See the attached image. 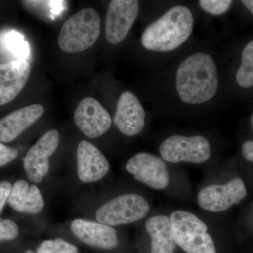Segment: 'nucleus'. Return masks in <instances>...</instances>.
Listing matches in <instances>:
<instances>
[{"label": "nucleus", "instance_id": "1a4fd4ad", "mask_svg": "<svg viewBox=\"0 0 253 253\" xmlns=\"http://www.w3.org/2000/svg\"><path fill=\"white\" fill-rule=\"evenodd\" d=\"M126 168L136 180L152 189H164L169 184V174L166 163L154 154H136L127 161Z\"/></svg>", "mask_w": 253, "mask_h": 253}, {"label": "nucleus", "instance_id": "bb28decb", "mask_svg": "<svg viewBox=\"0 0 253 253\" xmlns=\"http://www.w3.org/2000/svg\"><path fill=\"white\" fill-rule=\"evenodd\" d=\"M242 155L247 161L253 162V141H247L242 145Z\"/></svg>", "mask_w": 253, "mask_h": 253}, {"label": "nucleus", "instance_id": "0eeeda50", "mask_svg": "<svg viewBox=\"0 0 253 253\" xmlns=\"http://www.w3.org/2000/svg\"><path fill=\"white\" fill-rule=\"evenodd\" d=\"M60 140L59 131L51 129L44 133L28 150L23 158V168L30 181L40 183L49 170V158L57 149Z\"/></svg>", "mask_w": 253, "mask_h": 253}, {"label": "nucleus", "instance_id": "9d476101", "mask_svg": "<svg viewBox=\"0 0 253 253\" xmlns=\"http://www.w3.org/2000/svg\"><path fill=\"white\" fill-rule=\"evenodd\" d=\"M136 0H113L106 16V38L111 44H118L126 38L139 13Z\"/></svg>", "mask_w": 253, "mask_h": 253}, {"label": "nucleus", "instance_id": "c85d7f7f", "mask_svg": "<svg viewBox=\"0 0 253 253\" xmlns=\"http://www.w3.org/2000/svg\"><path fill=\"white\" fill-rule=\"evenodd\" d=\"M23 253H36L33 252V251H32V250L28 249V250H26V251H25V252Z\"/></svg>", "mask_w": 253, "mask_h": 253}, {"label": "nucleus", "instance_id": "dca6fc26", "mask_svg": "<svg viewBox=\"0 0 253 253\" xmlns=\"http://www.w3.org/2000/svg\"><path fill=\"white\" fill-rule=\"evenodd\" d=\"M44 113V106L31 104L13 111L0 119V142L14 141Z\"/></svg>", "mask_w": 253, "mask_h": 253}, {"label": "nucleus", "instance_id": "6e6552de", "mask_svg": "<svg viewBox=\"0 0 253 253\" xmlns=\"http://www.w3.org/2000/svg\"><path fill=\"white\" fill-rule=\"evenodd\" d=\"M246 194L244 181L240 178H234L224 185L212 184L201 189L198 194V204L205 211L223 212L239 204Z\"/></svg>", "mask_w": 253, "mask_h": 253}, {"label": "nucleus", "instance_id": "4be33fe9", "mask_svg": "<svg viewBox=\"0 0 253 253\" xmlns=\"http://www.w3.org/2000/svg\"><path fill=\"white\" fill-rule=\"evenodd\" d=\"M23 4L29 9L41 14L55 15L62 10L63 1H23Z\"/></svg>", "mask_w": 253, "mask_h": 253}, {"label": "nucleus", "instance_id": "f03ea898", "mask_svg": "<svg viewBox=\"0 0 253 253\" xmlns=\"http://www.w3.org/2000/svg\"><path fill=\"white\" fill-rule=\"evenodd\" d=\"M193 26L194 17L189 9L174 6L146 28L141 36V44L149 51H172L189 38Z\"/></svg>", "mask_w": 253, "mask_h": 253}, {"label": "nucleus", "instance_id": "a211bd4d", "mask_svg": "<svg viewBox=\"0 0 253 253\" xmlns=\"http://www.w3.org/2000/svg\"><path fill=\"white\" fill-rule=\"evenodd\" d=\"M146 229L151 236V253H174L176 244L169 217L158 215L150 218Z\"/></svg>", "mask_w": 253, "mask_h": 253}, {"label": "nucleus", "instance_id": "2eb2a0df", "mask_svg": "<svg viewBox=\"0 0 253 253\" xmlns=\"http://www.w3.org/2000/svg\"><path fill=\"white\" fill-rule=\"evenodd\" d=\"M31 71V65L26 60L0 64V106L16 98L27 83Z\"/></svg>", "mask_w": 253, "mask_h": 253}, {"label": "nucleus", "instance_id": "423d86ee", "mask_svg": "<svg viewBox=\"0 0 253 253\" xmlns=\"http://www.w3.org/2000/svg\"><path fill=\"white\" fill-rule=\"evenodd\" d=\"M159 151L165 161L174 163L181 161L203 163L209 159L211 154L209 141L201 136H170L161 144Z\"/></svg>", "mask_w": 253, "mask_h": 253}, {"label": "nucleus", "instance_id": "9b49d317", "mask_svg": "<svg viewBox=\"0 0 253 253\" xmlns=\"http://www.w3.org/2000/svg\"><path fill=\"white\" fill-rule=\"evenodd\" d=\"M73 118L78 129L91 139L104 134L112 124V119L107 110L92 97L82 100L75 111Z\"/></svg>", "mask_w": 253, "mask_h": 253}, {"label": "nucleus", "instance_id": "ddd939ff", "mask_svg": "<svg viewBox=\"0 0 253 253\" xmlns=\"http://www.w3.org/2000/svg\"><path fill=\"white\" fill-rule=\"evenodd\" d=\"M73 235L84 244L102 250H111L118 244L116 231L112 227L90 220L76 219L71 224Z\"/></svg>", "mask_w": 253, "mask_h": 253}, {"label": "nucleus", "instance_id": "412c9836", "mask_svg": "<svg viewBox=\"0 0 253 253\" xmlns=\"http://www.w3.org/2000/svg\"><path fill=\"white\" fill-rule=\"evenodd\" d=\"M75 245L62 239H48L37 247L36 253H78Z\"/></svg>", "mask_w": 253, "mask_h": 253}, {"label": "nucleus", "instance_id": "c756f323", "mask_svg": "<svg viewBox=\"0 0 253 253\" xmlns=\"http://www.w3.org/2000/svg\"><path fill=\"white\" fill-rule=\"evenodd\" d=\"M251 125H252V129H253V113L252 116H251Z\"/></svg>", "mask_w": 253, "mask_h": 253}, {"label": "nucleus", "instance_id": "f3484780", "mask_svg": "<svg viewBox=\"0 0 253 253\" xmlns=\"http://www.w3.org/2000/svg\"><path fill=\"white\" fill-rule=\"evenodd\" d=\"M7 202L14 211L23 214H38L44 207V198L39 188L25 180L14 183Z\"/></svg>", "mask_w": 253, "mask_h": 253}, {"label": "nucleus", "instance_id": "f8f14e48", "mask_svg": "<svg viewBox=\"0 0 253 253\" xmlns=\"http://www.w3.org/2000/svg\"><path fill=\"white\" fill-rule=\"evenodd\" d=\"M146 113L137 97L129 91H124L118 99L114 123L118 130L126 136L137 135L143 130Z\"/></svg>", "mask_w": 253, "mask_h": 253}, {"label": "nucleus", "instance_id": "f257e3e1", "mask_svg": "<svg viewBox=\"0 0 253 253\" xmlns=\"http://www.w3.org/2000/svg\"><path fill=\"white\" fill-rule=\"evenodd\" d=\"M214 60L205 53H196L181 63L176 72V85L183 102L199 104L214 97L218 89Z\"/></svg>", "mask_w": 253, "mask_h": 253}, {"label": "nucleus", "instance_id": "20e7f679", "mask_svg": "<svg viewBox=\"0 0 253 253\" xmlns=\"http://www.w3.org/2000/svg\"><path fill=\"white\" fill-rule=\"evenodd\" d=\"M176 244L187 253H216L214 241L208 234V226L192 213L174 211L171 214Z\"/></svg>", "mask_w": 253, "mask_h": 253}, {"label": "nucleus", "instance_id": "a878e982", "mask_svg": "<svg viewBox=\"0 0 253 253\" xmlns=\"http://www.w3.org/2000/svg\"><path fill=\"white\" fill-rule=\"evenodd\" d=\"M11 187L12 185L9 181H0V214L2 212L5 204L8 201Z\"/></svg>", "mask_w": 253, "mask_h": 253}, {"label": "nucleus", "instance_id": "39448f33", "mask_svg": "<svg viewBox=\"0 0 253 253\" xmlns=\"http://www.w3.org/2000/svg\"><path fill=\"white\" fill-rule=\"evenodd\" d=\"M149 210V203L140 195L124 194L101 206L96 211V219L110 226L131 224L146 217Z\"/></svg>", "mask_w": 253, "mask_h": 253}, {"label": "nucleus", "instance_id": "aec40b11", "mask_svg": "<svg viewBox=\"0 0 253 253\" xmlns=\"http://www.w3.org/2000/svg\"><path fill=\"white\" fill-rule=\"evenodd\" d=\"M236 81L241 87L253 86V41L245 46L241 56V63L236 73Z\"/></svg>", "mask_w": 253, "mask_h": 253}, {"label": "nucleus", "instance_id": "6ab92c4d", "mask_svg": "<svg viewBox=\"0 0 253 253\" xmlns=\"http://www.w3.org/2000/svg\"><path fill=\"white\" fill-rule=\"evenodd\" d=\"M0 51L13 61L26 60L30 57V46L24 36L14 30L3 31L0 34Z\"/></svg>", "mask_w": 253, "mask_h": 253}, {"label": "nucleus", "instance_id": "4468645a", "mask_svg": "<svg viewBox=\"0 0 253 253\" xmlns=\"http://www.w3.org/2000/svg\"><path fill=\"white\" fill-rule=\"evenodd\" d=\"M110 165L104 155L94 144L82 141L77 149V169L80 180L92 183L103 179L109 172Z\"/></svg>", "mask_w": 253, "mask_h": 253}, {"label": "nucleus", "instance_id": "5701e85b", "mask_svg": "<svg viewBox=\"0 0 253 253\" xmlns=\"http://www.w3.org/2000/svg\"><path fill=\"white\" fill-rule=\"evenodd\" d=\"M200 6L206 12L212 15H221L226 12L232 5L231 0H201Z\"/></svg>", "mask_w": 253, "mask_h": 253}, {"label": "nucleus", "instance_id": "393cba45", "mask_svg": "<svg viewBox=\"0 0 253 253\" xmlns=\"http://www.w3.org/2000/svg\"><path fill=\"white\" fill-rule=\"evenodd\" d=\"M18 154L17 149L0 142V167L14 161Z\"/></svg>", "mask_w": 253, "mask_h": 253}, {"label": "nucleus", "instance_id": "cd10ccee", "mask_svg": "<svg viewBox=\"0 0 253 253\" xmlns=\"http://www.w3.org/2000/svg\"><path fill=\"white\" fill-rule=\"evenodd\" d=\"M242 3L253 14V0H244Z\"/></svg>", "mask_w": 253, "mask_h": 253}, {"label": "nucleus", "instance_id": "7ed1b4c3", "mask_svg": "<svg viewBox=\"0 0 253 253\" xmlns=\"http://www.w3.org/2000/svg\"><path fill=\"white\" fill-rule=\"evenodd\" d=\"M101 20L92 8L81 9L63 23L58 38L60 49L75 54L91 48L99 39Z\"/></svg>", "mask_w": 253, "mask_h": 253}, {"label": "nucleus", "instance_id": "b1692460", "mask_svg": "<svg viewBox=\"0 0 253 253\" xmlns=\"http://www.w3.org/2000/svg\"><path fill=\"white\" fill-rule=\"evenodd\" d=\"M19 234L17 224L11 219L0 218V242L16 239Z\"/></svg>", "mask_w": 253, "mask_h": 253}]
</instances>
